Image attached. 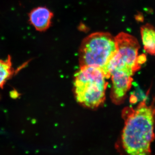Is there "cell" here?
Masks as SVG:
<instances>
[{
  "mask_svg": "<svg viewBox=\"0 0 155 155\" xmlns=\"http://www.w3.org/2000/svg\"><path fill=\"white\" fill-rule=\"evenodd\" d=\"M125 120L122 134V147L127 155H150L155 138V96L150 105L145 98L134 109L123 111Z\"/></svg>",
  "mask_w": 155,
  "mask_h": 155,
  "instance_id": "cell-1",
  "label": "cell"
},
{
  "mask_svg": "<svg viewBox=\"0 0 155 155\" xmlns=\"http://www.w3.org/2000/svg\"><path fill=\"white\" fill-rule=\"evenodd\" d=\"M102 69L92 67H80L75 74L74 91L77 102L84 107H99L105 99L107 82Z\"/></svg>",
  "mask_w": 155,
  "mask_h": 155,
  "instance_id": "cell-2",
  "label": "cell"
},
{
  "mask_svg": "<svg viewBox=\"0 0 155 155\" xmlns=\"http://www.w3.org/2000/svg\"><path fill=\"white\" fill-rule=\"evenodd\" d=\"M116 51L115 37L110 33L103 31L92 33L84 39L81 45L80 67H96L105 73Z\"/></svg>",
  "mask_w": 155,
  "mask_h": 155,
  "instance_id": "cell-3",
  "label": "cell"
},
{
  "mask_svg": "<svg viewBox=\"0 0 155 155\" xmlns=\"http://www.w3.org/2000/svg\"><path fill=\"white\" fill-rule=\"evenodd\" d=\"M115 39L116 51L107 66L106 76L110 78L111 73L118 72L132 77L141 68L138 62L139 42L133 35L124 32L118 34Z\"/></svg>",
  "mask_w": 155,
  "mask_h": 155,
  "instance_id": "cell-4",
  "label": "cell"
},
{
  "mask_svg": "<svg viewBox=\"0 0 155 155\" xmlns=\"http://www.w3.org/2000/svg\"><path fill=\"white\" fill-rule=\"evenodd\" d=\"M112 81L111 98L115 104H121L125 100L127 92L131 88L132 76L121 72H112L110 75Z\"/></svg>",
  "mask_w": 155,
  "mask_h": 155,
  "instance_id": "cell-5",
  "label": "cell"
},
{
  "mask_svg": "<svg viewBox=\"0 0 155 155\" xmlns=\"http://www.w3.org/2000/svg\"><path fill=\"white\" fill-rule=\"evenodd\" d=\"M54 14L45 7L35 8L28 14L30 24L39 31H45L51 25Z\"/></svg>",
  "mask_w": 155,
  "mask_h": 155,
  "instance_id": "cell-6",
  "label": "cell"
},
{
  "mask_svg": "<svg viewBox=\"0 0 155 155\" xmlns=\"http://www.w3.org/2000/svg\"><path fill=\"white\" fill-rule=\"evenodd\" d=\"M144 49L151 55L155 56V29L152 25L146 24L140 28Z\"/></svg>",
  "mask_w": 155,
  "mask_h": 155,
  "instance_id": "cell-7",
  "label": "cell"
},
{
  "mask_svg": "<svg viewBox=\"0 0 155 155\" xmlns=\"http://www.w3.org/2000/svg\"><path fill=\"white\" fill-rule=\"evenodd\" d=\"M14 73L11 57L8 56L5 60L0 59V88H2L8 79Z\"/></svg>",
  "mask_w": 155,
  "mask_h": 155,
  "instance_id": "cell-8",
  "label": "cell"
}]
</instances>
